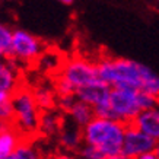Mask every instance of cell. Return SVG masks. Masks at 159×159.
<instances>
[{
  "label": "cell",
  "instance_id": "1",
  "mask_svg": "<svg viewBox=\"0 0 159 159\" xmlns=\"http://www.w3.org/2000/svg\"><path fill=\"white\" fill-rule=\"evenodd\" d=\"M99 80L110 88H133L159 95V76L149 66L130 58L105 57L97 63Z\"/></svg>",
  "mask_w": 159,
  "mask_h": 159
},
{
  "label": "cell",
  "instance_id": "2",
  "mask_svg": "<svg viewBox=\"0 0 159 159\" xmlns=\"http://www.w3.org/2000/svg\"><path fill=\"white\" fill-rule=\"evenodd\" d=\"M158 107V97L133 88H111L107 117L130 124L143 110Z\"/></svg>",
  "mask_w": 159,
  "mask_h": 159
},
{
  "label": "cell",
  "instance_id": "3",
  "mask_svg": "<svg viewBox=\"0 0 159 159\" xmlns=\"http://www.w3.org/2000/svg\"><path fill=\"white\" fill-rule=\"evenodd\" d=\"M125 124L110 117L95 116L85 127H82L83 143L93 146L105 156L121 152Z\"/></svg>",
  "mask_w": 159,
  "mask_h": 159
},
{
  "label": "cell",
  "instance_id": "4",
  "mask_svg": "<svg viewBox=\"0 0 159 159\" xmlns=\"http://www.w3.org/2000/svg\"><path fill=\"white\" fill-rule=\"evenodd\" d=\"M41 110L34 99L32 91L19 86L12 92V120L10 125L24 139H34L38 134Z\"/></svg>",
  "mask_w": 159,
  "mask_h": 159
},
{
  "label": "cell",
  "instance_id": "5",
  "mask_svg": "<svg viewBox=\"0 0 159 159\" xmlns=\"http://www.w3.org/2000/svg\"><path fill=\"white\" fill-rule=\"evenodd\" d=\"M99 80L97 64L86 58L75 57L63 64L61 75L56 83V95H75V92L89 83Z\"/></svg>",
  "mask_w": 159,
  "mask_h": 159
},
{
  "label": "cell",
  "instance_id": "6",
  "mask_svg": "<svg viewBox=\"0 0 159 159\" xmlns=\"http://www.w3.org/2000/svg\"><path fill=\"white\" fill-rule=\"evenodd\" d=\"M44 45L38 37L26 29H12L7 58L20 64H31L43 56Z\"/></svg>",
  "mask_w": 159,
  "mask_h": 159
},
{
  "label": "cell",
  "instance_id": "7",
  "mask_svg": "<svg viewBox=\"0 0 159 159\" xmlns=\"http://www.w3.org/2000/svg\"><path fill=\"white\" fill-rule=\"evenodd\" d=\"M111 88L105 85L101 80H97L93 83H89L86 86L80 88L75 92V97L79 101L85 102L91 107L95 116L107 117V110H108V99H110Z\"/></svg>",
  "mask_w": 159,
  "mask_h": 159
},
{
  "label": "cell",
  "instance_id": "8",
  "mask_svg": "<svg viewBox=\"0 0 159 159\" xmlns=\"http://www.w3.org/2000/svg\"><path fill=\"white\" fill-rule=\"evenodd\" d=\"M156 149H158V140L156 139L142 133L131 124L125 125L123 145H121V152L125 156H129L130 159H134L139 155H143L146 152Z\"/></svg>",
  "mask_w": 159,
  "mask_h": 159
},
{
  "label": "cell",
  "instance_id": "9",
  "mask_svg": "<svg viewBox=\"0 0 159 159\" xmlns=\"http://www.w3.org/2000/svg\"><path fill=\"white\" fill-rule=\"evenodd\" d=\"M58 143L63 148L64 152H70V153H76L77 149L82 146V129L73 124L70 120H64L63 118L61 127L57 133Z\"/></svg>",
  "mask_w": 159,
  "mask_h": 159
},
{
  "label": "cell",
  "instance_id": "10",
  "mask_svg": "<svg viewBox=\"0 0 159 159\" xmlns=\"http://www.w3.org/2000/svg\"><path fill=\"white\" fill-rule=\"evenodd\" d=\"M133 127H136L137 130L142 133L153 137L158 140L159 139V110L158 107L153 108H148L139 112L136 118L130 123Z\"/></svg>",
  "mask_w": 159,
  "mask_h": 159
},
{
  "label": "cell",
  "instance_id": "11",
  "mask_svg": "<svg viewBox=\"0 0 159 159\" xmlns=\"http://www.w3.org/2000/svg\"><path fill=\"white\" fill-rule=\"evenodd\" d=\"M20 86V75L18 64L10 58H0V91L15 92Z\"/></svg>",
  "mask_w": 159,
  "mask_h": 159
},
{
  "label": "cell",
  "instance_id": "12",
  "mask_svg": "<svg viewBox=\"0 0 159 159\" xmlns=\"http://www.w3.org/2000/svg\"><path fill=\"white\" fill-rule=\"evenodd\" d=\"M61 123H63V117L54 110L41 111L39 124H38V134H43L45 137L57 136L58 130L61 127Z\"/></svg>",
  "mask_w": 159,
  "mask_h": 159
},
{
  "label": "cell",
  "instance_id": "13",
  "mask_svg": "<svg viewBox=\"0 0 159 159\" xmlns=\"http://www.w3.org/2000/svg\"><path fill=\"white\" fill-rule=\"evenodd\" d=\"M66 116L69 117V120L72 121L73 124H76L77 127L82 129V127H85L95 117V112H93V110L88 104L79 101L76 98L73 101V104L70 105V108L67 110Z\"/></svg>",
  "mask_w": 159,
  "mask_h": 159
},
{
  "label": "cell",
  "instance_id": "14",
  "mask_svg": "<svg viewBox=\"0 0 159 159\" xmlns=\"http://www.w3.org/2000/svg\"><path fill=\"white\" fill-rule=\"evenodd\" d=\"M22 136L15 130L12 125H6L5 129L0 130V159H6L16 146L22 142Z\"/></svg>",
  "mask_w": 159,
  "mask_h": 159
},
{
  "label": "cell",
  "instance_id": "15",
  "mask_svg": "<svg viewBox=\"0 0 159 159\" xmlns=\"http://www.w3.org/2000/svg\"><path fill=\"white\" fill-rule=\"evenodd\" d=\"M6 159H45L41 148L32 139H22L16 149Z\"/></svg>",
  "mask_w": 159,
  "mask_h": 159
},
{
  "label": "cell",
  "instance_id": "16",
  "mask_svg": "<svg viewBox=\"0 0 159 159\" xmlns=\"http://www.w3.org/2000/svg\"><path fill=\"white\" fill-rule=\"evenodd\" d=\"M34 99L37 102V105L39 107L41 111H47V110H54L56 108V101H57V95L56 91L51 89L50 86H44L39 85L32 91Z\"/></svg>",
  "mask_w": 159,
  "mask_h": 159
},
{
  "label": "cell",
  "instance_id": "17",
  "mask_svg": "<svg viewBox=\"0 0 159 159\" xmlns=\"http://www.w3.org/2000/svg\"><path fill=\"white\" fill-rule=\"evenodd\" d=\"M12 120V93L0 91V121L9 123Z\"/></svg>",
  "mask_w": 159,
  "mask_h": 159
},
{
  "label": "cell",
  "instance_id": "18",
  "mask_svg": "<svg viewBox=\"0 0 159 159\" xmlns=\"http://www.w3.org/2000/svg\"><path fill=\"white\" fill-rule=\"evenodd\" d=\"M10 38H12V28L9 25L0 22V58L7 57Z\"/></svg>",
  "mask_w": 159,
  "mask_h": 159
},
{
  "label": "cell",
  "instance_id": "19",
  "mask_svg": "<svg viewBox=\"0 0 159 159\" xmlns=\"http://www.w3.org/2000/svg\"><path fill=\"white\" fill-rule=\"evenodd\" d=\"M76 156L79 159H104V155L93 146H89L86 143H82V146L77 149Z\"/></svg>",
  "mask_w": 159,
  "mask_h": 159
},
{
  "label": "cell",
  "instance_id": "20",
  "mask_svg": "<svg viewBox=\"0 0 159 159\" xmlns=\"http://www.w3.org/2000/svg\"><path fill=\"white\" fill-rule=\"evenodd\" d=\"M47 159H77V156L75 153H70V152H64V150H61V152H56V153L50 155Z\"/></svg>",
  "mask_w": 159,
  "mask_h": 159
},
{
  "label": "cell",
  "instance_id": "21",
  "mask_svg": "<svg viewBox=\"0 0 159 159\" xmlns=\"http://www.w3.org/2000/svg\"><path fill=\"white\" fill-rule=\"evenodd\" d=\"M134 159H159V153H158V149L156 150H150V152H146L143 155H139L137 158Z\"/></svg>",
  "mask_w": 159,
  "mask_h": 159
},
{
  "label": "cell",
  "instance_id": "22",
  "mask_svg": "<svg viewBox=\"0 0 159 159\" xmlns=\"http://www.w3.org/2000/svg\"><path fill=\"white\" fill-rule=\"evenodd\" d=\"M104 159H130L129 156H125L123 152H117L114 155H110V156H105Z\"/></svg>",
  "mask_w": 159,
  "mask_h": 159
},
{
  "label": "cell",
  "instance_id": "23",
  "mask_svg": "<svg viewBox=\"0 0 159 159\" xmlns=\"http://www.w3.org/2000/svg\"><path fill=\"white\" fill-rule=\"evenodd\" d=\"M57 2H60V3H63V5H66V6H70L75 3V0H57Z\"/></svg>",
  "mask_w": 159,
  "mask_h": 159
},
{
  "label": "cell",
  "instance_id": "24",
  "mask_svg": "<svg viewBox=\"0 0 159 159\" xmlns=\"http://www.w3.org/2000/svg\"><path fill=\"white\" fill-rule=\"evenodd\" d=\"M77 159H79V158H77Z\"/></svg>",
  "mask_w": 159,
  "mask_h": 159
}]
</instances>
